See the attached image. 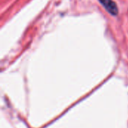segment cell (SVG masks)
<instances>
[{
	"label": "cell",
	"mask_w": 128,
	"mask_h": 128,
	"mask_svg": "<svg viewBox=\"0 0 128 128\" xmlns=\"http://www.w3.org/2000/svg\"><path fill=\"white\" fill-rule=\"evenodd\" d=\"M100 2L104 5L106 10L112 15H117L118 9L116 3L112 0H99Z\"/></svg>",
	"instance_id": "obj_1"
}]
</instances>
